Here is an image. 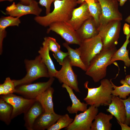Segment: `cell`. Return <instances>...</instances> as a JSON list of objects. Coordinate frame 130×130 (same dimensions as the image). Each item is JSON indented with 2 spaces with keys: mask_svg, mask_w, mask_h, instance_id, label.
Returning <instances> with one entry per match:
<instances>
[{
  "mask_svg": "<svg viewBox=\"0 0 130 130\" xmlns=\"http://www.w3.org/2000/svg\"><path fill=\"white\" fill-rule=\"evenodd\" d=\"M53 3L54 9L52 12L45 16L34 17V20L39 24L46 27L53 23L67 21L78 4L77 0H56Z\"/></svg>",
  "mask_w": 130,
  "mask_h": 130,
  "instance_id": "6da1fadb",
  "label": "cell"
},
{
  "mask_svg": "<svg viewBox=\"0 0 130 130\" xmlns=\"http://www.w3.org/2000/svg\"><path fill=\"white\" fill-rule=\"evenodd\" d=\"M100 82V86L96 88L89 87L88 81L84 84L88 93L84 100L90 106L98 108L101 106L109 105L111 102L113 96L111 92L113 89L110 80L103 79Z\"/></svg>",
  "mask_w": 130,
  "mask_h": 130,
  "instance_id": "7a4b0ae2",
  "label": "cell"
},
{
  "mask_svg": "<svg viewBox=\"0 0 130 130\" xmlns=\"http://www.w3.org/2000/svg\"><path fill=\"white\" fill-rule=\"evenodd\" d=\"M117 50L116 47L102 50L91 60L85 74L91 77L95 83L104 79L106 75L107 66L111 64V57Z\"/></svg>",
  "mask_w": 130,
  "mask_h": 130,
  "instance_id": "3957f363",
  "label": "cell"
},
{
  "mask_svg": "<svg viewBox=\"0 0 130 130\" xmlns=\"http://www.w3.org/2000/svg\"><path fill=\"white\" fill-rule=\"evenodd\" d=\"M24 63L26 74L24 78L21 79L13 80L16 87L31 83L40 78H50L47 69L39 55L33 60H25Z\"/></svg>",
  "mask_w": 130,
  "mask_h": 130,
  "instance_id": "277c9868",
  "label": "cell"
},
{
  "mask_svg": "<svg viewBox=\"0 0 130 130\" xmlns=\"http://www.w3.org/2000/svg\"><path fill=\"white\" fill-rule=\"evenodd\" d=\"M121 21L113 20L98 27L99 35L103 44L102 50H106L116 47L119 38Z\"/></svg>",
  "mask_w": 130,
  "mask_h": 130,
  "instance_id": "5b68a950",
  "label": "cell"
},
{
  "mask_svg": "<svg viewBox=\"0 0 130 130\" xmlns=\"http://www.w3.org/2000/svg\"><path fill=\"white\" fill-rule=\"evenodd\" d=\"M79 46L78 49L81 60L87 68L92 58L102 51L103 44L98 34L82 40Z\"/></svg>",
  "mask_w": 130,
  "mask_h": 130,
  "instance_id": "8992f818",
  "label": "cell"
},
{
  "mask_svg": "<svg viewBox=\"0 0 130 130\" xmlns=\"http://www.w3.org/2000/svg\"><path fill=\"white\" fill-rule=\"evenodd\" d=\"M47 30V33L51 31L59 35L69 44L80 45L82 40L76 31L67 21L52 23L50 25Z\"/></svg>",
  "mask_w": 130,
  "mask_h": 130,
  "instance_id": "52a82bcc",
  "label": "cell"
},
{
  "mask_svg": "<svg viewBox=\"0 0 130 130\" xmlns=\"http://www.w3.org/2000/svg\"><path fill=\"white\" fill-rule=\"evenodd\" d=\"M98 107L90 106L83 112L76 115L73 122L65 129L66 130H91L92 121L98 114Z\"/></svg>",
  "mask_w": 130,
  "mask_h": 130,
  "instance_id": "ba28073f",
  "label": "cell"
},
{
  "mask_svg": "<svg viewBox=\"0 0 130 130\" xmlns=\"http://www.w3.org/2000/svg\"><path fill=\"white\" fill-rule=\"evenodd\" d=\"M54 79V77H51L46 82L19 85L16 87L14 93L26 98L35 99L39 95L51 87Z\"/></svg>",
  "mask_w": 130,
  "mask_h": 130,
  "instance_id": "9c48e42d",
  "label": "cell"
},
{
  "mask_svg": "<svg viewBox=\"0 0 130 130\" xmlns=\"http://www.w3.org/2000/svg\"><path fill=\"white\" fill-rule=\"evenodd\" d=\"M94 0L99 3L102 8L99 25H105L112 20H122L123 15L119 10V4L117 0Z\"/></svg>",
  "mask_w": 130,
  "mask_h": 130,
  "instance_id": "30bf717a",
  "label": "cell"
},
{
  "mask_svg": "<svg viewBox=\"0 0 130 130\" xmlns=\"http://www.w3.org/2000/svg\"><path fill=\"white\" fill-rule=\"evenodd\" d=\"M0 98L12 106L11 120L21 114L25 113L36 101L35 99H27L13 93L1 95Z\"/></svg>",
  "mask_w": 130,
  "mask_h": 130,
  "instance_id": "8fae6325",
  "label": "cell"
},
{
  "mask_svg": "<svg viewBox=\"0 0 130 130\" xmlns=\"http://www.w3.org/2000/svg\"><path fill=\"white\" fill-rule=\"evenodd\" d=\"M62 66L60 69L58 71L55 77L60 83L66 84L76 92H80L77 75L72 69L68 56L65 58Z\"/></svg>",
  "mask_w": 130,
  "mask_h": 130,
  "instance_id": "7c38bea8",
  "label": "cell"
},
{
  "mask_svg": "<svg viewBox=\"0 0 130 130\" xmlns=\"http://www.w3.org/2000/svg\"><path fill=\"white\" fill-rule=\"evenodd\" d=\"M38 3L35 0H32L29 5L23 4L20 2L17 4L13 3L6 9L5 13L14 17L20 18L23 15L32 14L36 16H39L42 11Z\"/></svg>",
  "mask_w": 130,
  "mask_h": 130,
  "instance_id": "4fadbf2b",
  "label": "cell"
},
{
  "mask_svg": "<svg viewBox=\"0 0 130 130\" xmlns=\"http://www.w3.org/2000/svg\"><path fill=\"white\" fill-rule=\"evenodd\" d=\"M91 17L88 5L85 1L79 7L74 8L71 18L67 22L77 31L86 20Z\"/></svg>",
  "mask_w": 130,
  "mask_h": 130,
  "instance_id": "5bb4252c",
  "label": "cell"
},
{
  "mask_svg": "<svg viewBox=\"0 0 130 130\" xmlns=\"http://www.w3.org/2000/svg\"><path fill=\"white\" fill-rule=\"evenodd\" d=\"M109 105L106 111L114 116L117 122L124 123L126 117L125 109L124 104L121 99L113 96L111 102Z\"/></svg>",
  "mask_w": 130,
  "mask_h": 130,
  "instance_id": "9a60e30c",
  "label": "cell"
},
{
  "mask_svg": "<svg viewBox=\"0 0 130 130\" xmlns=\"http://www.w3.org/2000/svg\"><path fill=\"white\" fill-rule=\"evenodd\" d=\"M61 115L54 113L44 112L36 119L34 124L33 130L47 129L57 122Z\"/></svg>",
  "mask_w": 130,
  "mask_h": 130,
  "instance_id": "2e32d148",
  "label": "cell"
},
{
  "mask_svg": "<svg viewBox=\"0 0 130 130\" xmlns=\"http://www.w3.org/2000/svg\"><path fill=\"white\" fill-rule=\"evenodd\" d=\"M45 111L39 103L37 100L24 114V126L28 130H33L34 123L37 118Z\"/></svg>",
  "mask_w": 130,
  "mask_h": 130,
  "instance_id": "e0dca14e",
  "label": "cell"
},
{
  "mask_svg": "<svg viewBox=\"0 0 130 130\" xmlns=\"http://www.w3.org/2000/svg\"><path fill=\"white\" fill-rule=\"evenodd\" d=\"M76 31L82 41L99 34L98 27L92 17L86 20Z\"/></svg>",
  "mask_w": 130,
  "mask_h": 130,
  "instance_id": "ac0fdd59",
  "label": "cell"
},
{
  "mask_svg": "<svg viewBox=\"0 0 130 130\" xmlns=\"http://www.w3.org/2000/svg\"><path fill=\"white\" fill-rule=\"evenodd\" d=\"M62 87L66 89L72 102L71 106H68L66 108L67 110L69 113H77L78 111L83 112L87 109L88 104L87 103L81 102L74 93L71 88L64 84H63Z\"/></svg>",
  "mask_w": 130,
  "mask_h": 130,
  "instance_id": "d6986e66",
  "label": "cell"
},
{
  "mask_svg": "<svg viewBox=\"0 0 130 130\" xmlns=\"http://www.w3.org/2000/svg\"><path fill=\"white\" fill-rule=\"evenodd\" d=\"M54 89L51 87L39 95L35 98L40 104L45 112L54 113L53 104L52 101Z\"/></svg>",
  "mask_w": 130,
  "mask_h": 130,
  "instance_id": "ffe728a7",
  "label": "cell"
},
{
  "mask_svg": "<svg viewBox=\"0 0 130 130\" xmlns=\"http://www.w3.org/2000/svg\"><path fill=\"white\" fill-rule=\"evenodd\" d=\"M113 116L111 114L108 115L102 112L99 113L95 116L91 130H111L112 124L110 121L113 118Z\"/></svg>",
  "mask_w": 130,
  "mask_h": 130,
  "instance_id": "44dd1931",
  "label": "cell"
},
{
  "mask_svg": "<svg viewBox=\"0 0 130 130\" xmlns=\"http://www.w3.org/2000/svg\"><path fill=\"white\" fill-rule=\"evenodd\" d=\"M38 52L42 60L46 67L50 76V78L55 77L58 72L55 67L54 63L49 55V51L46 42L44 40Z\"/></svg>",
  "mask_w": 130,
  "mask_h": 130,
  "instance_id": "7402d4cb",
  "label": "cell"
},
{
  "mask_svg": "<svg viewBox=\"0 0 130 130\" xmlns=\"http://www.w3.org/2000/svg\"><path fill=\"white\" fill-rule=\"evenodd\" d=\"M130 37V34L126 36V40L123 44L113 54L110 60L111 64L115 61L120 60L124 62L125 66L130 67V59L129 56V50L127 49V45L130 42L129 39Z\"/></svg>",
  "mask_w": 130,
  "mask_h": 130,
  "instance_id": "603a6c76",
  "label": "cell"
},
{
  "mask_svg": "<svg viewBox=\"0 0 130 130\" xmlns=\"http://www.w3.org/2000/svg\"><path fill=\"white\" fill-rule=\"evenodd\" d=\"M63 45L67 50L69 54L68 56L71 65L79 67L85 72L87 67L81 60L78 48L75 49L72 48L66 42L63 43Z\"/></svg>",
  "mask_w": 130,
  "mask_h": 130,
  "instance_id": "cb8c5ba5",
  "label": "cell"
},
{
  "mask_svg": "<svg viewBox=\"0 0 130 130\" xmlns=\"http://www.w3.org/2000/svg\"><path fill=\"white\" fill-rule=\"evenodd\" d=\"M87 4L91 16L98 26H99L100 20L102 15L101 7L99 3L94 0H84Z\"/></svg>",
  "mask_w": 130,
  "mask_h": 130,
  "instance_id": "d4e9b609",
  "label": "cell"
},
{
  "mask_svg": "<svg viewBox=\"0 0 130 130\" xmlns=\"http://www.w3.org/2000/svg\"><path fill=\"white\" fill-rule=\"evenodd\" d=\"M13 109L11 105L0 98V119L7 125L11 122Z\"/></svg>",
  "mask_w": 130,
  "mask_h": 130,
  "instance_id": "484cf974",
  "label": "cell"
},
{
  "mask_svg": "<svg viewBox=\"0 0 130 130\" xmlns=\"http://www.w3.org/2000/svg\"><path fill=\"white\" fill-rule=\"evenodd\" d=\"M112 84L113 90L111 92L113 96L119 97L121 99H125L130 94V86L125 83L122 84V86H117L115 85L112 82V79H110Z\"/></svg>",
  "mask_w": 130,
  "mask_h": 130,
  "instance_id": "4316f807",
  "label": "cell"
},
{
  "mask_svg": "<svg viewBox=\"0 0 130 130\" xmlns=\"http://www.w3.org/2000/svg\"><path fill=\"white\" fill-rule=\"evenodd\" d=\"M74 119L71 118L66 114L61 115L57 122L47 129V130H59L67 127L73 121Z\"/></svg>",
  "mask_w": 130,
  "mask_h": 130,
  "instance_id": "83f0119b",
  "label": "cell"
},
{
  "mask_svg": "<svg viewBox=\"0 0 130 130\" xmlns=\"http://www.w3.org/2000/svg\"><path fill=\"white\" fill-rule=\"evenodd\" d=\"M19 18L10 15L2 17L0 19V30H6L10 26H19L21 23Z\"/></svg>",
  "mask_w": 130,
  "mask_h": 130,
  "instance_id": "f1b7e54d",
  "label": "cell"
},
{
  "mask_svg": "<svg viewBox=\"0 0 130 130\" xmlns=\"http://www.w3.org/2000/svg\"><path fill=\"white\" fill-rule=\"evenodd\" d=\"M44 39L47 43L49 51L55 53L61 50L60 45L57 42L55 39L48 37H45Z\"/></svg>",
  "mask_w": 130,
  "mask_h": 130,
  "instance_id": "f546056e",
  "label": "cell"
},
{
  "mask_svg": "<svg viewBox=\"0 0 130 130\" xmlns=\"http://www.w3.org/2000/svg\"><path fill=\"white\" fill-rule=\"evenodd\" d=\"M2 84L4 89V95L14 93L16 86L13 80L10 77L6 78Z\"/></svg>",
  "mask_w": 130,
  "mask_h": 130,
  "instance_id": "4dcf8cb0",
  "label": "cell"
},
{
  "mask_svg": "<svg viewBox=\"0 0 130 130\" xmlns=\"http://www.w3.org/2000/svg\"><path fill=\"white\" fill-rule=\"evenodd\" d=\"M121 99L124 102L125 109L126 117L124 123L130 125V95L127 98Z\"/></svg>",
  "mask_w": 130,
  "mask_h": 130,
  "instance_id": "1f68e13d",
  "label": "cell"
},
{
  "mask_svg": "<svg viewBox=\"0 0 130 130\" xmlns=\"http://www.w3.org/2000/svg\"><path fill=\"white\" fill-rule=\"evenodd\" d=\"M52 55L59 64L62 65L64 59L68 56L69 54L68 52H64L60 50L55 53H53Z\"/></svg>",
  "mask_w": 130,
  "mask_h": 130,
  "instance_id": "d6a6232c",
  "label": "cell"
},
{
  "mask_svg": "<svg viewBox=\"0 0 130 130\" xmlns=\"http://www.w3.org/2000/svg\"><path fill=\"white\" fill-rule=\"evenodd\" d=\"M56 0H39V4L42 6H44L46 9V14L50 12V7L52 4Z\"/></svg>",
  "mask_w": 130,
  "mask_h": 130,
  "instance_id": "836d02e7",
  "label": "cell"
},
{
  "mask_svg": "<svg viewBox=\"0 0 130 130\" xmlns=\"http://www.w3.org/2000/svg\"><path fill=\"white\" fill-rule=\"evenodd\" d=\"M130 26L126 23H125L123 27V31L124 34L127 36L130 34Z\"/></svg>",
  "mask_w": 130,
  "mask_h": 130,
  "instance_id": "e575fe53",
  "label": "cell"
},
{
  "mask_svg": "<svg viewBox=\"0 0 130 130\" xmlns=\"http://www.w3.org/2000/svg\"><path fill=\"white\" fill-rule=\"evenodd\" d=\"M120 82L121 84L124 83H125L130 86V75H126L124 79L121 80Z\"/></svg>",
  "mask_w": 130,
  "mask_h": 130,
  "instance_id": "d590c367",
  "label": "cell"
},
{
  "mask_svg": "<svg viewBox=\"0 0 130 130\" xmlns=\"http://www.w3.org/2000/svg\"><path fill=\"white\" fill-rule=\"evenodd\" d=\"M14 0H0V2L7 1L12 2ZM20 1V2L22 4L25 5H29L31 2L32 0H19Z\"/></svg>",
  "mask_w": 130,
  "mask_h": 130,
  "instance_id": "8d00e7d4",
  "label": "cell"
},
{
  "mask_svg": "<svg viewBox=\"0 0 130 130\" xmlns=\"http://www.w3.org/2000/svg\"><path fill=\"white\" fill-rule=\"evenodd\" d=\"M121 126L122 130H130V127L125 123H122L117 122Z\"/></svg>",
  "mask_w": 130,
  "mask_h": 130,
  "instance_id": "74e56055",
  "label": "cell"
},
{
  "mask_svg": "<svg viewBox=\"0 0 130 130\" xmlns=\"http://www.w3.org/2000/svg\"><path fill=\"white\" fill-rule=\"evenodd\" d=\"M4 89L2 84H0V95H4Z\"/></svg>",
  "mask_w": 130,
  "mask_h": 130,
  "instance_id": "f35d334b",
  "label": "cell"
},
{
  "mask_svg": "<svg viewBox=\"0 0 130 130\" xmlns=\"http://www.w3.org/2000/svg\"><path fill=\"white\" fill-rule=\"evenodd\" d=\"M127 0H120L119 2V5L121 6H123Z\"/></svg>",
  "mask_w": 130,
  "mask_h": 130,
  "instance_id": "ab89813d",
  "label": "cell"
},
{
  "mask_svg": "<svg viewBox=\"0 0 130 130\" xmlns=\"http://www.w3.org/2000/svg\"><path fill=\"white\" fill-rule=\"evenodd\" d=\"M125 20L126 22L130 24V15L126 18Z\"/></svg>",
  "mask_w": 130,
  "mask_h": 130,
  "instance_id": "60d3db41",
  "label": "cell"
},
{
  "mask_svg": "<svg viewBox=\"0 0 130 130\" xmlns=\"http://www.w3.org/2000/svg\"><path fill=\"white\" fill-rule=\"evenodd\" d=\"M84 1V0H77L78 4H81Z\"/></svg>",
  "mask_w": 130,
  "mask_h": 130,
  "instance_id": "b9f144b4",
  "label": "cell"
},
{
  "mask_svg": "<svg viewBox=\"0 0 130 130\" xmlns=\"http://www.w3.org/2000/svg\"><path fill=\"white\" fill-rule=\"evenodd\" d=\"M117 0L119 2L120 0Z\"/></svg>",
  "mask_w": 130,
  "mask_h": 130,
  "instance_id": "7bdbcfd3",
  "label": "cell"
}]
</instances>
